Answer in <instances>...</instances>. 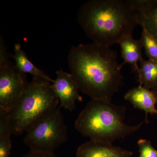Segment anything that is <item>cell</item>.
<instances>
[{
	"label": "cell",
	"instance_id": "obj_4",
	"mask_svg": "<svg viewBox=\"0 0 157 157\" xmlns=\"http://www.w3.org/2000/svg\"><path fill=\"white\" fill-rule=\"evenodd\" d=\"M50 82L33 77L10 113L13 135H20L42 116L59 107V101Z\"/></svg>",
	"mask_w": 157,
	"mask_h": 157
},
{
	"label": "cell",
	"instance_id": "obj_14",
	"mask_svg": "<svg viewBox=\"0 0 157 157\" xmlns=\"http://www.w3.org/2000/svg\"><path fill=\"white\" fill-rule=\"evenodd\" d=\"M142 33L140 40L149 59L157 62V39L147 29L143 24H140Z\"/></svg>",
	"mask_w": 157,
	"mask_h": 157
},
{
	"label": "cell",
	"instance_id": "obj_8",
	"mask_svg": "<svg viewBox=\"0 0 157 157\" xmlns=\"http://www.w3.org/2000/svg\"><path fill=\"white\" fill-rule=\"evenodd\" d=\"M133 152L112 143L90 141L80 145L77 149L76 157H130Z\"/></svg>",
	"mask_w": 157,
	"mask_h": 157
},
{
	"label": "cell",
	"instance_id": "obj_12",
	"mask_svg": "<svg viewBox=\"0 0 157 157\" xmlns=\"http://www.w3.org/2000/svg\"><path fill=\"white\" fill-rule=\"evenodd\" d=\"M14 55L12 58L15 61V66L21 72L26 74H30L33 77L45 78L52 83L54 79H52L42 70L37 68L31 62L21 48L19 43L14 44Z\"/></svg>",
	"mask_w": 157,
	"mask_h": 157
},
{
	"label": "cell",
	"instance_id": "obj_18",
	"mask_svg": "<svg viewBox=\"0 0 157 157\" xmlns=\"http://www.w3.org/2000/svg\"><path fill=\"white\" fill-rule=\"evenodd\" d=\"M151 90L152 91V92L153 93V94H154L155 96L156 97V98L157 101V87L154 89Z\"/></svg>",
	"mask_w": 157,
	"mask_h": 157
},
{
	"label": "cell",
	"instance_id": "obj_5",
	"mask_svg": "<svg viewBox=\"0 0 157 157\" xmlns=\"http://www.w3.org/2000/svg\"><path fill=\"white\" fill-rule=\"evenodd\" d=\"M61 107L41 117L26 132L25 144L32 151L54 153L68 139V130Z\"/></svg>",
	"mask_w": 157,
	"mask_h": 157
},
{
	"label": "cell",
	"instance_id": "obj_15",
	"mask_svg": "<svg viewBox=\"0 0 157 157\" xmlns=\"http://www.w3.org/2000/svg\"><path fill=\"white\" fill-rule=\"evenodd\" d=\"M12 135V129L10 126L6 124L0 126V157H10Z\"/></svg>",
	"mask_w": 157,
	"mask_h": 157
},
{
	"label": "cell",
	"instance_id": "obj_1",
	"mask_svg": "<svg viewBox=\"0 0 157 157\" xmlns=\"http://www.w3.org/2000/svg\"><path fill=\"white\" fill-rule=\"evenodd\" d=\"M67 59L82 92L92 100L111 101L123 79L116 52L93 42L81 44L71 47Z\"/></svg>",
	"mask_w": 157,
	"mask_h": 157
},
{
	"label": "cell",
	"instance_id": "obj_11",
	"mask_svg": "<svg viewBox=\"0 0 157 157\" xmlns=\"http://www.w3.org/2000/svg\"><path fill=\"white\" fill-rule=\"evenodd\" d=\"M140 24L157 39V0H141L137 5Z\"/></svg>",
	"mask_w": 157,
	"mask_h": 157
},
{
	"label": "cell",
	"instance_id": "obj_7",
	"mask_svg": "<svg viewBox=\"0 0 157 157\" xmlns=\"http://www.w3.org/2000/svg\"><path fill=\"white\" fill-rule=\"evenodd\" d=\"M56 73V78L52 84V90L58 98L60 107L72 112L76 107V102L83 101L78 83L71 73L60 69Z\"/></svg>",
	"mask_w": 157,
	"mask_h": 157
},
{
	"label": "cell",
	"instance_id": "obj_10",
	"mask_svg": "<svg viewBox=\"0 0 157 157\" xmlns=\"http://www.w3.org/2000/svg\"><path fill=\"white\" fill-rule=\"evenodd\" d=\"M120 45L121 54L124 61L121 64L123 66L128 63L135 73H139L140 67L138 63L143 59L142 49L143 48L141 40L134 39L132 35L127 36L119 43Z\"/></svg>",
	"mask_w": 157,
	"mask_h": 157
},
{
	"label": "cell",
	"instance_id": "obj_2",
	"mask_svg": "<svg viewBox=\"0 0 157 157\" xmlns=\"http://www.w3.org/2000/svg\"><path fill=\"white\" fill-rule=\"evenodd\" d=\"M77 19L93 42L109 47L132 35L140 25L138 13L127 0L87 1L79 8Z\"/></svg>",
	"mask_w": 157,
	"mask_h": 157
},
{
	"label": "cell",
	"instance_id": "obj_6",
	"mask_svg": "<svg viewBox=\"0 0 157 157\" xmlns=\"http://www.w3.org/2000/svg\"><path fill=\"white\" fill-rule=\"evenodd\" d=\"M29 82L11 61L0 65V110L10 113L22 97Z\"/></svg>",
	"mask_w": 157,
	"mask_h": 157
},
{
	"label": "cell",
	"instance_id": "obj_16",
	"mask_svg": "<svg viewBox=\"0 0 157 157\" xmlns=\"http://www.w3.org/2000/svg\"><path fill=\"white\" fill-rule=\"evenodd\" d=\"M139 147V157H157V151L152 145L150 141L140 139L137 142Z\"/></svg>",
	"mask_w": 157,
	"mask_h": 157
},
{
	"label": "cell",
	"instance_id": "obj_3",
	"mask_svg": "<svg viewBox=\"0 0 157 157\" xmlns=\"http://www.w3.org/2000/svg\"><path fill=\"white\" fill-rule=\"evenodd\" d=\"M125 111L124 106H117L111 101L91 99L75 121V128L90 140L112 143L135 133L146 122L128 124L125 122Z\"/></svg>",
	"mask_w": 157,
	"mask_h": 157
},
{
	"label": "cell",
	"instance_id": "obj_9",
	"mask_svg": "<svg viewBox=\"0 0 157 157\" xmlns=\"http://www.w3.org/2000/svg\"><path fill=\"white\" fill-rule=\"evenodd\" d=\"M124 98L129 101L135 108L143 110L145 113V121L148 123L147 115L149 113L157 115L156 98L151 90L139 85L137 87L129 90L125 94Z\"/></svg>",
	"mask_w": 157,
	"mask_h": 157
},
{
	"label": "cell",
	"instance_id": "obj_17",
	"mask_svg": "<svg viewBox=\"0 0 157 157\" xmlns=\"http://www.w3.org/2000/svg\"><path fill=\"white\" fill-rule=\"evenodd\" d=\"M22 157H59L54 153L44 152L32 151H30Z\"/></svg>",
	"mask_w": 157,
	"mask_h": 157
},
{
	"label": "cell",
	"instance_id": "obj_13",
	"mask_svg": "<svg viewBox=\"0 0 157 157\" xmlns=\"http://www.w3.org/2000/svg\"><path fill=\"white\" fill-rule=\"evenodd\" d=\"M140 63L137 74L139 85L149 90L154 89L157 87V62L143 59Z\"/></svg>",
	"mask_w": 157,
	"mask_h": 157
}]
</instances>
